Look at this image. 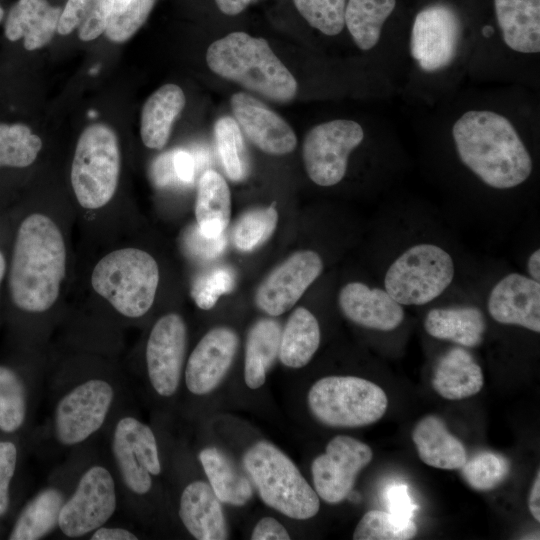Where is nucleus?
<instances>
[{"instance_id": "34", "label": "nucleus", "mask_w": 540, "mask_h": 540, "mask_svg": "<svg viewBox=\"0 0 540 540\" xmlns=\"http://www.w3.org/2000/svg\"><path fill=\"white\" fill-rule=\"evenodd\" d=\"M114 0H68L61 12L57 31L61 35L78 29L82 41H91L105 32Z\"/></svg>"}, {"instance_id": "10", "label": "nucleus", "mask_w": 540, "mask_h": 540, "mask_svg": "<svg viewBox=\"0 0 540 540\" xmlns=\"http://www.w3.org/2000/svg\"><path fill=\"white\" fill-rule=\"evenodd\" d=\"M364 139L362 125L353 120L335 119L314 126L302 148L309 178L322 187L338 184L345 177L350 155Z\"/></svg>"}, {"instance_id": "2", "label": "nucleus", "mask_w": 540, "mask_h": 540, "mask_svg": "<svg viewBox=\"0 0 540 540\" xmlns=\"http://www.w3.org/2000/svg\"><path fill=\"white\" fill-rule=\"evenodd\" d=\"M66 247L53 220L40 213L20 224L9 270V291L21 310L40 313L57 300L66 272Z\"/></svg>"}, {"instance_id": "29", "label": "nucleus", "mask_w": 540, "mask_h": 540, "mask_svg": "<svg viewBox=\"0 0 540 540\" xmlns=\"http://www.w3.org/2000/svg\"><path fill=\"white\" fill-rule=\"evenodd\" d=\"M320 327L316 317L304 307L296 308L281 333L279 359L287 367L307 365L320 345Z\"/></svg>"}, {"instance_id": "49", "label": "nucleus", "mask_w": 540, "mask_h": 540, "mask_svg": "<svg viewBox=\"0 0 540 540\" xmlns=\"http://www.w3.org/2000/svg\"><path fill=\"white\" fill-rule=\"evenodd\" d=\"M173 164L180 183H191L195 173V160L185 150L173 151Z\"/></svg>"}, {"instance_id": "33", "label": "nucleus", "mask_w": 540, "mask_h": 540, "mask_svg": "<svg viewBox=\"0 0 540 540\" xmlns=\"http://www.w3.org/2000/svg\"><path fill=\"white\" fill-rule=\"evenodd\" d=\"M63 503V495L59 490H42L25 506L9 539L38 540L45 537L58 525Z\"/></svg>"}, {"instance_id": "6", "label": "nucleus", "mask_w": 540, "mask_h": 540, "mask_svg": "<svg viewBox=\"0 0 540 540\" xmlns=\"http://www.w3.org/2000/svg\"><path fill=\"white\" fill-rule=\"evenodd\" d=\"M159 283L155 259L137 248H123L105 255L91 274L93 289L120 314L138 318L153 305Z\"/></svg>"}, {"instance_id": "23", "label": "nucleus", "mask_w": 540, "mask_h": 540, "mask_svg": "<svg viewBox=\"0 0 540 540\" xmlns=\"http://www.w3.org/2000/svg\"><path fill=\"white\" fill-rule=\"evenodd\" d=\"M62 10L47 0H18L5 22V36L10 41L24 39L26 50L44 47L53 38Z\"/></svg>"}, {"instance_id": "48", "label": "nucleus", "mask_w": 540, "mask_h": 540, "mask_svg": "<svg viewBox=\"0 0 540 540\" xmlns=\"http://www.w3.org/2000/svg\"><path fill=\"white\" fill-rule=\"evenodd\" d=\"M252 540H289L290 535L286 528L275 518L264 517L255 525Z\"/></svg>"}, {"instance_id": "13", "label": "nucleus", "mask_w": 540, "mask_h": 540, "mask_svg": "<svg viewBox=\"0 0 540 540\" xmlns=\"http://www.w3.org/2000/svg\"><path fill=\"white\" fill-rule=\"evenodd\" d=\"M373 458L371 447L351 436L337 435L326 445L325 453L311 465L314 490L329 504L348 497L360 471Z\"/></svg>"}, {"instance_id": "27", "label": "nucleus", "mask_w": 540, "mask_h": 540, "mask_svg": "<svg viewBox=\"0 0 540 540\" xmlns=\"http://www.w3.org/2000/svg\"><path fill=\"white\" fill-rule=\"evenodd\" d=\"M183 90L176 84H165L146 100L141 112L140 135L147 148L162 149L172 125L185 106Z\"/></svg>"}, {"instance_id": "46", "label": "nucleus", "mask_w": 540, "mask_h": 540, "mask_svg": "<svg viewBox=\"0 0 540 540\" xmlns=\"http://www.w3.org/2000/svg\"><path fill=\"white\" fill-rule=\"evenodd\" d=\"M385 501L389 512L407 519H412L416 505L413 503L407 486L391 485L385 492Z\"/></svg>"}, {"instance_id": "9", "label": "nucleus", "mask_w": 540, "mask_h": 540, "mask_svg": "<svg viewBox=\"0 0 540 540\" xmlns=\"http://www.w3.org/2000/svg\"><path fill=\"white\" fill-rule=\"evenodd\" d=\"M121 156L117 136L107 125L96 123L81 133L73 157L71 184L79 204L98 209L114 196Z\"/></svg>"}, {"instance_id": "35", "label": "nucleus", "mask_w": 540, "mask_h": 540, "mask_svg": "<svg viewBox=\"0 0 540 540\" xmlns=\"http://www.w3.org/2000/svg\"><path fill=\"white\" fill-rule=\"evenodd\" d=\"M42 148V140L24 124H0V167L31 165Z\"/></svg>"}, {"instance_id": "40", "label": "nucleus", "mask_w": 540, "mask_h": 540, "mask_svg": "<svg viewBox=\"0 0 540 540\" xmlns=\"http://www.w3.org/2000/svg\"><path fill=\"white\" fill-rule=\"evenodd\" d=\"M155 0H114L105 36L117 43L130 39L148 18Z\"/></svg>"}, {"instance_id": "5", "label": "nucleus", "mask_w": 540, "mask_h": 540, "mask_svg": "<svg viewBox=\"0 0 540 540\" xmlns=\"http://www.w3.org/2000/svg\"><path fill=\"white\" fill-rule=\"evenodd\" d=\"M243 465L262 501L297 520L315 516L319 496L294 462L267 441H258L243 456Z\"/></svg>"}, {"instance_id": "30", "label": "nucleus", "mask_w": 540, "mask_h": 540, "mask_svg": "<svg viewBox=\"0 0 540 540\" xmlns=\"http://www.w3.org/2000/svg\"><path fill=\"white\" fill-rule=\"evenodd\" d=\"M281 333L274 319H260L250 328L244 361V380L250 389L265 383L266 373L279 354Z\"/></svg>"}, {"instance_id": "39", "label": "nucleus", "mask_w": 540, "mask_h": 540, "mask_svg": "<svg viewBox=\"0 0 540 540\" xmlns=\"http://www.w3.org/2000/svg\"><path fill=\"white\" fill-rule=\"evenodd\" d=\"M464 480L477 491L498 487L510 473L511 464L503 455L483 451L476 454L460 468Z\"/></svg>"}, {"instance_id": "31", "label": "nucleus", "mask_w": 540, "mask_h": 540, "mask_svg": "<svg viewBox=\"0 0 540 540\" xmlns=\"http://www.w3.org/2000/svg\"><path fill=\"white\" fill-rule=\"evenodd\" d=\"M396 7V0H348L345 26L358 49L372 51L380 43L384 25Z\"/></svg>"}, {"instance_id": "50", "label": "nucleus", "mask_w": 540, "mask_h": 540, "mask_svg": "<svg viewBox=\"0 0 540 540\" xmlns=\"http://www.w3.org/2000/svg\"><path fill=\"white\" fill-rule=\"evenodd\" d=\"M91 540H137L138 537L124 528L99 527L90 537Z\"/></svg>"}, {"instance_id": "25", "label": "nucleus", "mask_w": 540, "mask_h": 540, "mask_svg": "<svg viewBox=\"0 0 540 540\" xmlns=\"http://www.w3.org/2000/svg\"><path fill=\"white\" fill-rule=\"evenodd\" d=\"M412 440L419 458L428 466L456 470L467 460L464 444L450 433L445 422L436 415L425 416L416 423Z\"/></svg>"}, {"instance_id": "12", "label": "nucleus", "mask_w": 540, "mask_h": 540, "mask_svg": "<svg viewBox=\"0 0 540 540\" xmlns=\"http://www.w3.org/2000/svg\"><path fill=\"white\" fill-rule=\"evenodd\" d=\"M114 397L110 383L91 379L74 387L58 402L55 434L67 446L79 444L104 423Z\"/></svg>"}, {"instance_id": "7", "label": "nucleus", "mask_w": 540, "mask_h": 540, "mask_svg": "<svg viewBox=\"0 0 540 540\" xmlns=\"http://www.w3.org/2000/svg\"><path fill=\"white\" fill-rule=\"evenodd\" d=\"M308 406L321 423L356 428L379 421L388 407L385 391L376 383L356 376H326L308 392Z\"/></svg>"}, {"instance_id": "15", "label": "nucleus", "mask_w": 540, "mask_h": 540, "mask_svg": "<svg viewBox=\"0 0 540 540\" xmlns=\"http://www.w3.org/2000/svg\"><path fill=\"white\" fill-rule=\"evenodd\" d=\"M323 271L320 255L312 250L293 253L274 268L255 294L256 306L270 316H279L301 298Z\"/></svg>"}, {"instance_id": "11", "label": "nucleus", "mask_w": 540, "mask_h": 540, "mask_svg": "<svg viewBox=\"0 0 540 540\" xmlns=\"http://www.w3.org/2000/svg\"><path fill=\"white\" fill-rule=\"evenodd\" d=\"M116 506L112 475L102 466H93L82 475L72 496L63 503L58 526L71 538L86 535L104 525Z\"/></svg>"}, {"instance_id": "26", "label": "nucleus", "mask_w": 540, "mask_h": 540, "mask_svg": "<svg viewBox=\"0 0 540 540\" xmlns=\"http://www.w3.org/2000/svg\"><path fill=\"white\" fill-rule=\"evenodd\" d=\"M483 384L481 367L461 346L451 348L439 359L432 378L433 389L447 400L474 396L481 391Z\"/></svg>"}, {"instance_id": "20", "label": "nucleus", "mask_w": 540, "mask_h": 540, "mask_svg": "<svg viewBox=\"0 0 540 540\" xmlns=\"http://www.w3.org/2000/svg\"><path fill=\"white\" fill-rule=\"evenodd\" d=\"M230 103L238 126L261 151L284 155L295 149L297 137L291 126L262 102L240 92L232 95Z\"/></svg>"}, {"instance_id": "17", "label": "nucleus", "mask_w": 540, "mask_h": 540, "mask_svg": "<svg viewBox=\"0 0 540 540\" xmlns=\"http://www.w3.org/2000/svg\"><path fill=\"white\" fill-rule=\"evenodd\" d=\"M498 43L509 59L536 60L540 55V0H493Z\"/></svg>"}, {"instance_id": "21", "label": "nucleus", "mask_w": 540, "mask_h": 540, "mask_svg": "<svg viewBox=\"0 0 540 540\" xmlns=\"http://www.w3.org/2000/svg\"><path fill=\"white\" fill-rule=\"evenodd\" d=\"M338 303L347 319L372 330L392 331L401 325L405 317L403 306L384 288H372L362 282L344 285L339 292Z\"/></svg>"}, {"instance_id": "38", "label": "nucleus", "mask_w": 540, "mask_h": 540, "mask_svg": "<svg viewBox=\"0 0 540 540\" xmlns=\"http://www.w3.org/2000/svg\"><path fill=\"white\" fill-rule=\"evenodd\" d=\"M26 391L22 380L10 368L0 366V430H18L26 417Z\"/></svg>"}, {"instance_id": "32", "label": "nucleus", "mask_w": 540, "mask_h": 540, "mask_svg": "<svg viewBox=\"0 0 540 540\" xmlns=\"http://www.w3.org/2000/svg\"><path fill=\"white\" fill-rule=\"evenodd\" d=\"M199 460L218 499L226 504L242 506L252 497V485L229 458L215 447L199 453Z\"/></svg>"}, {"instance_id": "28", "label": "nucleus", "mask_w": 540, "mask_h": 540, "mask_svg": "<svg viewBox=\"0 0 540 540\" xmlns=\"http://www.w3.org/2000/svg\"><path fill=\"white\" fill-rule=\"evenodd\" d=\"M231 213V194L224 178L213 170L200 177L195 202L197 226L210 237L222 235Z\"/></svg>"}, {"instance_id": "16", "label": "nucleus", "mask_w": 540, "mask_h": 540, "mask_svg": "<svg viewBox=\"0 0 540 540\" xmlns=\"http://www.w3.org/2000/svg\"><path fill=\"white\" fill-rule=\"evenodd\" d=\"M187 345V329L176 313L162 316L154 324L146 346L149 380L161 396L173 395L180 383Z\"/></svg>"}, {"instance_id": "37", "label": "nucleus", "mask_w": 540, "mask_h": 540, "mask_svg": "<svg viewBox=\"0 0 540 540\" xmlns=\"http://www.w3.org/2000/svg\"><path fill=\"white\" fill-rule=\"evenodd\" d=\"M417 534V525L412 519L391 512L371 510L358 522L354 540H408Z\"/></svg>"}, {"instance_id": "42", "label": "nucleus", "mask_w": 540, "mask_h": 540, "mask_svg": "<svg viewBox=\"0 0 540 540\" xmlns=\"http://www.w3.org/2000/svg\"><path fill=\"white\" fill-rule=\"evenodd\" d=\"M303 18L327 36L338 35L345 26L347 0H293Z\"/></svg>"}, {"instance_id": "52", "label": "nucleus", "mask_w": 540, "mask_h": 540, "mask_svg": "<svg viewBox=\"0 0 540 540\" xmlns=\"http://www.w3.org/2000/svg\"><path fill=\"white\" fill-rule=\"evenodd\" d=\"M252 0H215L219 10L229 16L241 13Z\"/></svg>"}, {"instance_id": "41", "label": "nucleus", "mask_w": 540, "mask_h": 540, "mask_svg": "<svg viewBox=\"0 0 540 540\" xmlns=\"http://www.w3.org/2000/svg\"><path fill=\"white\" fill-rule=\"evenodd\" d=\"M278 213L274 205L244 213L233 230V242L242 251H252L263 244L277 226Z\"/></svg>"}, {"instance_id": "36", "label": "nucleus", "mask_w": 540, "mask_h": 540, "mask_svg": "<svg viewBox=\"0 0 540 540\" xmlns=\"http://www.w3.org/2000/svg\"><path fill=\"white\" fill-rule=\"evenodd\" d=\"M218 152L227 176L235 182L243 180L249 169L241 129L231 117H222L214 125Z\"/></svg>"}, {"instance_id": "3", "label": "nucleus", "mask_w": 540, "mask_h": 540, "mask_svg": "<svg viewBox=\"0 0 540 540\" xmlns=\"http://www.w3.org/2000/svg\"><path fill=\"white\" fill-rule=\"evenodd\" d=\"M214 73L269 100L286 103L297 93V81L264 38L232 32L207 49Z\"/></svg>"}, {"instance_id": "51", "label": "nucleus", "mask_w": 540, "mask_h": 540, "mask_svg": "<svg viewBox=\"0 0 540 540\" xmlns=\"http://www.w3.org/2000/svg\"><path fill=\"white\" fill-rule=\"evenodd\" d=\"M528 508L533 518L540 522V471L538 470L529 492Z\"/></svg>"}, {"instance_id": "14", "label": "nucleus", "mask_w": 540, "mask_h": 540, "mask_svg": "<svg viewBox=\"0 0 540 540\" xmlns=\"http://www.w3.org/2000/svg\"><path fill=\"white\" fill-rule=\"evenodd\" d=\"M112 450L125 485L139 495L149 492L151 475L161 472L156 438L150 427L133 417L120 419Z\"/></svg>"}, {"instance_id": "44", "label": "nucleus", "mask_w": 540, "mask_h": 540, "mask_svg": "<svg viewBox=\"0 0 540 540\" xmlns=\"http://www.w3.org/2000/svg\"><path fill=\"white\" fill-rule=\"evenodd\" d=\"M184 245L186 250L199 259H213L219 256L226 247L224 233L216 237H210L201 232L199 227L191 225L184 233Z\"/></svg>"}, {"instance_id": "45", "label": "nucleus", "mask_w": 540, "mask_h": 540, "mask_svg": "<svg viewBox=\"0 0 540 540\" xmlns=\"http://www.w3.org/2000/svg\"><path fill=\"white\" fill-rule=\"evenodd\" d=\"M17 462V449L12 442L0 441V516L9 506V486Z\"/></svg>"}, {"instance_id": "53", "label": "nucleus", "mask_w": 540, "mask_h": 540, "mask_svg": "<svg viewBox=\"0 0 540 540\" xmlns=\"http://www.w3.org/2000/svg\"><path fill=\"white\" fill-rule=\"evenodd\" d=\"M527 276L540 282V249L534 250L528 257L526 264Z\"/></svg>"}, {"instance_id": "22", "label": "nucleus", "mask_w": 540, "mask_h": 540, "mask_svg": "<svg viewBox=\"0 0 540 540\" xmlns=\"http://www.w3.org/2000/svg\"><path fill=\"white\" fill-rule=\"evenodd\" d=\"M220 500L211 486L194 481L183 490L179 516L188 532L198 540H224L228 530Z\"/></svg>"}, {"instance_id": "47", "label": "nucleus", "mask_w": 540, "mask_h": 540, "mask_svg": "<svg viewBox=\"0 0 540 540\" xmlns=\"http://www.w3.org/2000/svg\"><path fill=\"white\" fill-rule=\"evenodd\" d=\"M151 177L159 187L180 183L173 164V151L158 156L151 165Z\"/></svg>"}, {"instance_id": "8", "label": "nucleus", "mask_w": 540, "mask_h": 540, "mask_svg": "<svg viewBox=\"0 0 540 540\" xmlns=\"http://www.w3.org/2000/svg\"><path fill=\"white\" fill-rule=\"evenodd\" d=\"M454 277L455 262L448 251L437 244L418 243L392 261L383 285L402 306H421L442 295Z\"/></svg>"}, {"instance_id": "54", "label": "nucleus", "mask_w": 540, "mask_h": 540, "mask_svg": "<svg viewBox=\"0 0 540 540\" xmlns=\"http://www.w3.org/2000/svg\"><path fill=\"white\" fill-rule=\"evenodd\" d=\"M6 272V261L3 254L0 252V285Z\"/></svg>"}, {"instance_id": "18", "label": "nucleus", "mask_w": 540, "mask_h": 540, "mask_svg": "<svg viewBox=\"0 0 540 540\" xmlns=\"http://www.w3.org/2000/svg\"><path fill=\"white\" fill-rule=\"evenodd\" d=\"M490 317L504 325L540 332V282L512 272L499 279L487 298Z\"/></svg>"}, {"instance_id": "19", "label": "nucleus", "mask_w": 540, "mask_h": 540, "mask_svg": "<svg viewBox=\"0 0 540 540\" xmlns=\"http://www.w3.org/2000/svg\"><path fill=\"white\" fill-rule=\"evenodd\" d=\"M238 345V336L231 328L220 326L209 330L188 359L185 368L188 390L204 395L216 388L228 372Z\"/></svg>"}, {"instance_id": "43", "label": "nucleus", "mask_w": 540, "mask_h": 540, "mask_svg": "<svg viewBox=\"0 0 540 540\" xmlns=\"http://www.w3.org/2000/svg\"><path fill=\"white\" fill-rule=\"evenodd\" d=\"M235 285V277L229 268H214L199 276L191 288V297L196 305L203 309H211L220 296L230 292Z\"/></svg>"}, {"instance_id": "55", "label": "nucleus", "mask_w": 540, "mask_h": 540, "mask_svg": "<svg viewBox=\"0 0 540 540\" xmlns=\"http://www.w3.org/2000/svg\"><path fill=\"white\" fill-rule=\"evenodd\" d=\"M3 16H4V11H3V9L0 7V21L2 20Z\"/></svg>"}, {"instance_id": "1", "label": "nucleus", "mask_w": 540, "mask_h": 540, "mask_svg": "<svg viewBox=\"0 0 540 540\" xmlns=\"http://www.w3.org/2000/svg\"><path fill=\"white\" fill-rule=\"evenodd\" d=\"M450 138L459 162L491 189L517 188L533 173V157L519 124L501 109L461 112L451 124Z\"/></svg>"}, {"instance_id": "4", "label": "nucleus", "mask_w": 540, "mask_h": 540, "mask_svg": "<svg viewBox=\"0 0 540 540\" xmlns=\"http://www.w3.org/2000/svg\"><path fill=\"white\" fill-rule=\"evenodd\" d=\"M407 48L416 75L428 81L450 74L473 51L464 42L459 15L446 3L430 4L416 14Z\"/></svg>"}, {"instance_id": "24", "label": "nucleus", "mask_w": 540, "mask_h": 540, "mask_svg": "<svg viewBox=\"0 0 540 540\" xmlns=\"http://www.w3.org/2000/svg\"><path fill=\"white\" fill-rule=\"evenodd\" d=\"M423 326L433 338L464 348L479 346L487 327L483 312L472 305L433 308L426 314Z\"/></svg>"}]
</instances>
